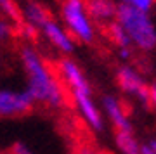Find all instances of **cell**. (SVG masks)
Segmentation results:
<instances>
[{"label":"cell","mask_w":156,"mask_h":154,"mask_svg":"<svg viewBox=\"0 0 156 154\" xmlns=\"http://www.w3.org/2000/svg\"><path fill=\"white\" fill-rule=\"evenodd\" d=\"M19 54H21V61L24 64V69L28 73L30 80V88L28 92L35 99V102H42L50 107H68V100L62 94L59 83L54 80V76L50 75L47 69L44 59H40L37 52L31 50L26 45L19 47Z\"/></svg>","instance_id":"obj_1"},{"label":"cell","mask_w":156,"mask_h":154,"mask_svg":"<svg viewBox=\"0 0 156 154\" xmlns=\"http://www.w3.org/2000/svg\"><path fill=\"white\" fill-rule=\"evenodd\" d=\"M116 21L123 26L128 37L139 45L140 49L151 50L156 45V33L149 17L144 11L132 4H122L116 7Z\"/></svg>","instance_id":"obj_2"},{"label":"cell","mask_w":156,"mask_h":154,"mask_svg":"<svg viewBox=\"0 0 156 154\" xmlns=\"http://www.w3.org/2000/svg\"><path fill=\"white\" fill-rule=\"evenodd\" d=\"M61 7L62 16L69 26V31L66 33L68 37L75 42H92V28L83 14V0H61Z\"/></svg>","instance_id":"obj_3"},{"label":"cell","mask_w":156,"mask_h":154,"mask_svg":"<svg viewBox=\"0 0 156 154\" xmlns=\"http://www.w3.org/2000/svg\"><path fill=\"white\" fill-rule=\"evenodd\" d=\"M35 111V99L30 92L14 94L0 92V118L5 116H26Z\"/></svg>","instance_id":"obj_4"},{"label":"cell","mask_w":156,"mask_h":154,"mask_svg":"<svg viewBox=\"0 0 156 154\" xmlns=\"http://www.w3.org/2000/svg\"><path fill=\"white\" fill-rule=\"evenodd\" d=\"M116 83L125 92H134V94H137L140 97V100L144 102V106L147 104V99H149V85H146L132 69L120 68L116 73Z\"/></svg>","instance_id":"obj_5"},{"label":"cell","mask_w":156,"mask_h":154,"mask_svg":"<svg viewBox=\"0 0 156 154\" xmlns=\"http://www.w3.org/2000/svg\"><path fill=\"white\" fill-rule=\"evenodd\" d=\"M85 11L92 19L97 21V24L106 23L109 17L116 16V5L111 0H83Z\"/></svg>","instance_id":"obj_6"},{"label":"cell","mask_w":156,"mask_h":154,"mask_svg":"<svg viewBox=\"0 0 156 154\" xmlns=\"http://www.w3.org/2000/svg\"><path fill=\"white\" fill-rule=\"evenodd\" d=\"M59 64H61L62 73H64V76L68 78L69 85L73 87V92H85V94H90V88H89V85H87V82H85L82 71L73 64L71 61L62 59V61H59Z\"/></svg>","instance_id":"obj_7"},{"label":"cell","mask_w":156,"mask_h":154,"mask_svg":"<svg viewBox=\"0 0 156 154\" xmlns=\"http://www.w3.org/2000/svg\"><path fill=\"white\" fill-rule=\"evenodd\" d=\"M89 95L90 94H85V92H75V99H76L80 109L83 111L85 118L89 120V123L95 128V130H101V128H102V121H101L99 113H97V109L94 107V104H92V100H90Z\"/></svg>","instance_id":"obj_8"},{"label":"cell","mask_w":156,"mask_h":154,"mask_svg":"<svg viewBox=\"0 0 156 154\" xmlns=\"http://www.w3.org/2000/svg\"><path fill=\"white\" fill-rule=\"evenodd\" d=\"M101 33L104 35L109 42H113L115 45H120V47H127L128 38H127V31L123 30V26L118 21H106V23H101Z\"/></svg>","instance_id":"obj_9"},{"label":"cell","mask_w":156,"mask_h":154,"mask_svg":"<svg viewBox=\"0 0 156 154\" xmlns=\"http://www.w3.org/2000/svg\"><path fill=\"white\" fill-rule=\"evenodd\" d=\"M104 104H106V109H108V113H109V116H111L115 128H120V130H132L130 125H128V121H127V114L123 113L120 102H116L113 97H106V99H104Z\"/></svg>","instance_id":"obj_10"},{"label":"cell","mask_w":156,"mask_h":154,"mask_svg":"<svg viewBox=\"0 0 156 154\" xmlns=\"http://www.w3.org/2000/svg\"><path fill=\"white\" fill-rule=\"evenodd\" d=\"M44 30H45V35L50 38V42H52L54 45H57L61 50H66V52H69V50L73 49L69 37H68L64 31H61V30H59L56 24H54V21L47 23V24L44 26Z\"/></svg>","instance_id":"obj_11"},{"label":"cell","mask_w":156,"mask_h":154,"mask_svg":"<svg viewBox=\"0 0 156 154\" xmlns=\"http://www.w3.org/2000/svg\"><path fill=\"white\" fill-rule=\"evenodd\" d=\"M115 137H116L118 147L122 149L125 154H142L139 145H137V142H135L134 135H132V130H120V128H115Z\"/></svg>","instance_id":"obj_12"},{"label":"cell","mask_w":156,"mask_h":154,"mask_svg":"<svg viewBox=\"0 0 156 154\" xmlns=\"http://www.w3.org/2000/svg\"><path fill=\"white\" fill-rule=\"evenodd\" d=\"M28 17L33 24H38V26H45L47 23L52 21V14L49 9L40 4H35V2L28 4Z\"/></svg>","instance_id":"obj_13"},{"label":"cell","mask_w":156,"mask_h":154,"mask_svg":"<svg viewBox=\"0 0 156 154\" xmlns=\"http://www.w3.org/2000/svg\"><path fill=\"white\" fill-rule=\"evenodd\" d=\"M0 9L5 12L7 16L12 19V23L16 24L17 28H19V33H21V26L24 24V19H23V14L21 11H19V7L12 2V0H0Z\"/></svg>","instance_id":"obj_14"},{"label":"cell","mask_w":156,"mask_h":154,"mask_svg":"<svg viewBox=\"0 0 156 154\" xmlns=\"http://www.w3.org/2000/svg\"><path fill=\"white\" fill-rule=\"evenodd\" d=\"M146 107L156 111V85H149V99H147Z\"/></svg>","instance_id":"obj_15"},{"label":"cell","mask_w":156,"mask_h":154,"mask_svg":"<svg viewBox=\"0 0 156 154\" xmlns=\"http://www.w3.org/2000/svg\"><path fill=\"white\" fill-rule=\"evenodd\" d=\"M128 4H132V5L139 7L140 11H147L151 5H153V2L154 0H127Z\"/></svg>","instance_id":"obj_16"},{"label":"cell","mask_w":156,"mask_h":154,"mask_svg":"<svg viewBox=\"0 0 156 154\" xmlns=\"http://www.w3.org/2000/svg\"><path fill=\"white\" fill-rule=\"evenodd\" d=\"M140 152H142V154H156L154 151H153L151 147H147V145H144V147L140 149Z\"/></svg>","instance_id":"obj_17"},{"label":"cell","mask_w":156,"mask_h":154,"mask_svg":"<svg viewBox=\"0 0 156 154\" xmlns=\"http://www.w3.org/2000/svg\"><path fill=\"white\" fill-rule=\"evenodd\" d=\"M149 147H151V149H153V151L156 152V142H151V145H149Z\"/></svg>","instance_id":"obj_18"}]
</instances>
